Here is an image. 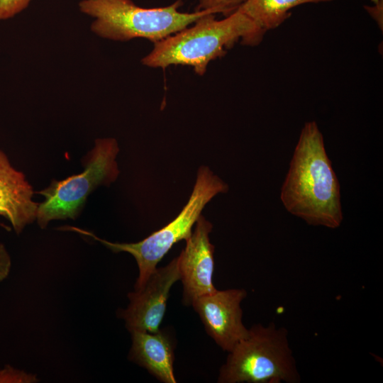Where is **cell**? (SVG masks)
<instances>
[{"mask_svg": "<svg viewBox=\"0 0 383 383\" xmlns=\"http://www.w3.org/2000/svg\"><path fill=\"white\" fill-rule=\"evenodd\" d=\"M280 199L288 212L309 225L336 228L343 221L340 184L313 121L301 129Z\"/></svg>", "mask_w": 383, "mask_h": 383, "instance_id": "obj_1", "label": "cell"}, {"mask_svg": "<svg viewBox=\"0 0 383 383\" xmlns=\"http://www.w3.org/2000/svg\"><path fill=\"white\" fill-rule=\"evenodd\" d=\"M194 23L154 43L153 50L142 59V63L161 68L187 65L203 75L211 60L225 55L226 49L240 39L244 45H256L265 33L239 9L222 20H216L215 14L209 13Z\"/></svg>", "mask_w": 383, "mask_h": 383, "instance_id": "obj_2", "label": "cell"}, {"mask_svg": "<svg viewBox=\"0 0 383 383\" xmlns=\"http://www.w3.org/2000/svg\"><path fill=\"white\" fill-rule=\"evenodd\" d=\"M182 0L160 8H143L131 0H82L80 11L94 18L91 30L113 40L143 38L155 43L188 27L201 17L217 13L213 10L182 13Z\"/></svg>", "mask_w": 383, "mask_h": 383, "instance_id": "obj_3", "label": "cell"}, {"mask_svg": "<svg viewBox=\"0 0 383 383\" xmlns=\"http://www.w3.org/2000/svg\"><path fill=\"white\" fill-rule=\"evenodd\" d=\"M296 362L284 327L253 325L228 353L219 370V383H297Z\"/></svg>", "mask_w": 383, "mask_h": 383, "instance_id": "obj_4", "label": "cell"}, {"mask_svg": "<svg viewBox=\"0 0 383 383\" xmlns=\"http://www.w3.org/2000/svg\"><path fill=\"white\" fill-rule=\"evenodd\" d=\"M228 185L215 174L209 167L201 166L192 194L178 216L161 229L143 240L131 243H112L99 238L93 233L74 226H64L69 230L89 236L114 252H126L135 259L139 275L135 284L138 290L145 284L157 268V264L172 247L182 240H187L192 233V227L201 215L204 206L220 193H226Z\"/></svg>", "mask_w": 383, "mask_h": 383, "instance_id": "obj_5", "label": "cell"}, {"mask_svg": "<svg viewBox=\"0 0 383 383\" xmlns=\"http://www.w3.org/2000/svg\"><path fill=\"white\" fill-rule=\"evenodd\" d=\"M118 152L116 139H97L85 158L82 173L53 180L49 187L38 192L45 198L37 209L40 227L45 228L52 220L75 219L91 192L98 186L109 185L117 179L119 170L116 159Z\"/></svg>", "mask_w": 383, "mask_h": 383, "instance_id": "obj_6", "label": "cell"}, {"mask_svg": "<svg viewBox=\"0 0 383 383\" xmlns=\"http://www.w3.org/2000/svg\"><path fill=\"white\" fill-rule=\"evenodd\" d=\"M246 296L244 289H216L196 298L191 304L208 335L228 353L248 335L240 307Z\"/></svg>", "mask_w": 383, "mask_h": 383, "instance_id": "obj_7", "label": "cell"}, {"mask_svg": "<svg viewBox=\"0 0 383 383\" xmlns=\"http://www.w3.org/2000/svg\"><path fill=\"white\" fill-rule=\"evenodd\" d=\"M179 279L177 257L166 266L157 267L141 288L128 294L130 302L121 316L130 332L156 333L160 330L170 289Z\"/></svg>", "mask_w": 383, "mask_h": 383, "instance_id": "obj_8", "label": "cell"}, {"mask_svg": "<svg viewBox=\"0 0 383 383\" xmlns=\"http://www.w3.org/2000/svg\"><path fill=\"white\" fill-rule=\"evenodd\" d=\"M212 228L211 223L201 215L177 257L185 305L189 306L196 298L216 290L213 282L214 246L209 238Z\"/></svg>", "mask_w": 383, "mask_h": 383, "instance_id": "obj_9", "label": "cell"}, {"mask_svg": "<svg viewBox=\"0 0 383 383\" xmlns=\"http://www.w3.org/2000/svg\"><path fill=\"white\" fill-rule=\"evenodd\" d=\"M24 174L13 167L0 150V216L9 221L17 233L36 219L38 204Z\"/></svg>", "mask_w": 383, "mask_h": 383, "instance_id": "obj_10", "label": "cell"}, {"mask_svg": "<svg viewBox=\"0 0 383 383\" xmlns=\"http://www.w3.org/2000/svg\"><path fill=\"white\" fill-rule=\"evenodd\" d=\"M129 353L131 360L164 383H176L174 373V344L165 330L156 333L133 331Z\"/></svg>", "mask_w": 383, "mask_h": 383, "instance_id": "obj_11", "label": "cell"}, {"mask_svg": "<svg viewBox=\"0 0 383 383\" xmlns=\"http://www.w3.org/2000/svg\"><path fill=\"white\" fill-rule=\"evenodd\" d=\"M333 0H245L237 9L264 31L279 26L291 16V9L310 3Z\"/></svg>", "mask_w": 383, "mask_h": 383, "instance_id": "obj_12", "label": "cell"}, {"mask_svg": "<svg viewBox=\"0 0 383 383\" xmlns=\"http://www.w3.org/2000/svg\"><path fill=\"white\" fill-rule=\"evenodd\" d=\"M245 0H199L196 11L213 10L217 13L229 15L235 11Z\"/></svg>", "mask_w": 383, "mask_h": 383, "instance_id": "obj_13", "label": "cell"}, {"mask_svg": "<svg viewBox=\"0 0 383 383\" xmlns=\"http://www.w3.org/2000/svg\"><path fill=\"white\" fill-rule=\"evenodd\" d=\"M31 0H0V21L12 18L25 9Z\"/></svg>", "mask_w": 383, "mask_h": 383, "instance_id": "obj_14", "label": "cell"}, {"mask_svg": "<svg viewBox=\"0 0 383 383\" xmlns=\"http://www.w3.org/2000/svg\"><path fill=\"white\" fill-rule=\"evenodd\" d=\"M10 256L4 245L0 243V282L7 277L11 269Z\"/></svg>", "mask_w": 383, "mask_h": 383, "instance_id": "obj_15", "label": "cell"}, {"mask_svg": "<svg viewBox=\"0 0 383 383\" xmlns=\"http://www.w3.org/2000/svg\"><path fill=\"white\" fill-rule=\"evenodd\" d=\"M24 376L20 372L8 367L0 371V382H21L25 379Z\"/></svg>", "mask_w": 383, "mask_h": 383, "instance_id": "obj_16", "label": "cell"}, {"mask_svg": "<svg viewBox=\"0 0 383 383\" xmlns=\"http://www.w3.org/2000/svg\"><path fill=\"white\" fill-rule=\"evenodd\" d=\"M382 0L374 4L373 6H365L367 12L372 16V18L377 22L379 27L382 29Z\"/></svg>", "mask_w": 383, "mask_h": 383, "instance_id": "obj_17", "label": "cell"}, {"mask_svg": "<svg viewBox=\"0 0 383 383\" xmlns=\"http://www.w3.org/2000/svg\"><path fill=\"white\" fill-rule=\"evenodd\" d=\"M371 1H372V3H373L374 4H377V3L379 1V0H371Z\"/></svg>", "mask_w": 383, "mask_h": 383, "instance_id": "obj_18", "label": "cell"}, {"mask_svg": "<svg viewBox=\"0 0 383 383\" xmlns=\"http://www.w3.org/2000/svg\"><path fill=\"white\" fill-rule=\"evenodd\" d=\"M0 226H3L4 228H5L7 229V230H10L9 228H8L7 226H4V224H1V223H0Z\"/></svg>", "mask_w": 383, "mask_h": 383, "instance_id": "obj_19", "label": "cell"}]
</instances>
